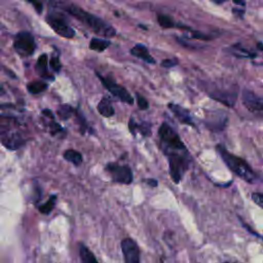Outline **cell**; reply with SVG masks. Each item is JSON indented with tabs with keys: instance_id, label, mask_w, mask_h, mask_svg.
Here are the masks:
<instances>
[{
	"instance_id": "obj_1",
	"label": "cell",
	"mask_w": 263,
	"mask_h": 263,
	"mask_svg": "<svg viewBox=\"0 0 263 263\" xmlns=\"http://www.w3.org/2000/svg\"><path fill=\"white\" fill-rule=\"evenodd\" d=\"M157 133L159 147L168 161L170 177L179 184L192 163L191 154L178 133L167 122H162Z\"/></svg>"
},
{
	"instance_id": "obj_2",
	"label": "cell",
	"mask_w": 263,
	"mask_h": 263,
	"mask_svg": "<svg viewBox=\"0 0 263 263\" xmlns=\"http://www.w3.org/2000/svg\"><path fill=\"white\" fill-rule=\"evenodd\" d=\"M53 3H55L57 6H59L61 9H63L70 15L74 16L79 22L83 23L91 31L99 34L100 36H103L106 38H112L116 35L115 29L110 24H108L101 17L83 10L76 4H73V3H70L67 1L59 2L57 0H54Z\"/></svg>"
},
{
	"instance_id": "obj_3",
	"label": "cell",
	"mask_w": 263,
	"mask_h": 263,
	"mask_svg": "<svg viewBox=\"0 0 263 263\" xmlns=\"http://www.w3.org/2000/svg\"><path fill=\"white\" fill-rule=\"evenodd\" d=\"M216 150L228 168L240 179L247 183H254L257 180L256 173L243 158L229 152L222 144L217 145Z\"/></svg>"
},
{
	"instance_id": "obj_4",
	"label": "cell",
	"mask_w": 263,
	"mask_h": 263,
	"mask_svg": "<svg viewBox=\"0 0 263 263\" xmlns=\"http://www.w3.org/2000/svg\"><path fill=\"white\" fill-rule=\"evenodd\" d=\"M209 96L227 107H233L237 99V86L235 84L214 83L208 89Z\"/></svg>"
},
{
	"instance_id": "obj_5",
	"label": "cell",
	"mask_w": 263,
	"mask_h": 263,
	"mask_svg": "<svg viewBox=\"0 0 263 263\" xmlns=\"http://www.w3.org/2000/svg\"><path fill=\"white\" fill-rule=\"evenodd\" d=\"M46 23L61 37L73 38L75 35L74 29L70 26L67 18L60 11H50L46 15Z\"/></svg>"
},
{
	"instance_id": "obj_6",
	"label": "cell",
	"mask_w": 263,
	"mask_h": 263,
	"mask_svg": "<svg viewBox=\"0 0 263 263\" xmlns=\"http://www.w3.org/2000/svg\"><path fill=\"white\" fill-rule=\"evenodd\" d=\"M106 172L110 175L114 183L129 185L134 180L133 171L127 164H119L117 162H108L105 166Z\"/></svg>"
},
{
	"instance_id": "obj_7",
	"label": "cell",
	"mask_w": 263,
	"mask_h": 263,
	"mask_svg": "<svg viewBox=\"0 0 263 263\" xmlns=\"http://www.w3.org/2000/svg\"><path fill=\"white\" fill-rule=\"evenodd\" d=\"M13 48L22 58L31 57L36 48V43L33 35L30 32L22 31L14 37Z\"/></svg>"
},
{
	"instance_id": "obj_8",
	"label": "cell",
	"mask_w": 263,
	"mask_h": 263,
	"mask_svg": "<svg viewBox=\"0 0 263 263\" xmlns=\"http://www.w3.org/2000/svg\"><path fill=\"white\" fill-rule=\"evenodd\" d=\"M97 76L101 80L104 87L107 90H109V92L111 95H113L115 98H117L119 101H121L123 103H126L128 105H133L134 99L125 87L118 84L114 79H112L109 76H102L100 73H97Z\"/></svg>"
},
{
	"instance_id": "obj_9",
	"label": "cell",
	"mask_w": 263,
	"mask_h": 263,
	"mask_svg": "<svg viewBox=\"0 0 263 263\" xmlns=\"http://www.w3.org/2000/svg\"><path fill=\"white\" fill-rule=\"evenodd\" d=\"M243 106L252 113L263 115V99L250 89H243L241 93Z\"/></svg>"
},
{
	"instance_id": "obj_10",
	"label": "cell",
	"mask_w": 263,
	"mask_h": 263,
	"mask_svg": "<svg viewBox=\"0 0 263 263\" xmlns=\"http://www.w3.org/2000/svg\"><path fill=\"white\" fill-rule=\"evenodd\" d=\"M121 251L124 263H141L140 249L133 238L125 237L121 240Z\"/></svg>"
},
{
	"instance_id": "obj_11",
	"label": "cell",
	"mask_w": 263,
	"mask_h": 263,
	"mask_svg": "<svg viewBox=\"0 0 263 263\" xmlns=\"http://www.w3.org/2000/svg\"><path fill=\"white\" fill-rule=\"evenodd\" d=\"M2 145L9 150L20 149L26 143L25 138L18 132H1Z\"/></svg>"
},
{
	"instance_id": "obj_12",
	"label": "cell",
	"mask_w": 263,
	"mask_h": 263,
	"mask_svg": "<svg viewBox=\"0 0 263 263\" xmlns=\"http://www.w3.org/2000/svg\"><path fill=\"white\" fill-rule=\"evenodd\" d=\"M168 109L172 111V113L175 115V117L183 124H187L190 126H195L192 116L190 114V111L178 104L175 103H170L167 105Z\"/></svg>"
},
{
	"instance_id": "obj_13",
	"label": "cell",
	"mask_w": 263,
	"mask_h": 263,
	"mask_svg": "<svg viewBox=\"0 0 263 263\" xmlns=\"http://www.w3.org/2000/svg\"><path fill=\"white\" fill-rule=\"evenodd\" d=\"M227 123V116L223 112L213 113L205 121V125L213 132H221L225 128Z\"/></svg>"
},
{
	"instance_id": "obj_14",
	"label": "cell",
	"mask_w": 263,
	"mask_h": 263,
	"mask_svg": "<svg viewBox=\"0 0 263 263\" xmlns=\"http://www.w3.org/2000/svg\"><path fill=\"white\" fill-rule=\"evenodd\" d=\"M128 128L133 136H136L138 133H140L143 137H149L151 135V124L149 122H137L133 117H130L128 120Z\"/></svg>"
},
{
	"instance_id": "obj_15",
	"label": "cell",
	"mask_w": 263,
	"mask_h": 263,
	"mask_svg": "<svg viewBox=\"0 0 263 263\" xmlns=\"http://www.w3.org/2000/svg\"><path fill=\"white\" fill-rule=\"evenodd\" d=\"M47 64H48V60H47V54L43 53L41 54L37 62H36V67H35V70L36 72L38 73L39 76H41L42 78H45V79H50L52 80L53 77L50 75V73L48 72V67H47Z\"/></svg>"
},
{
	"instance_id": "obj_16",
	"label": "cell",
	"mask_w": 263,
	"mask_h": 263,
	"mask_svg": "<svg viewBox=\"0 0 263 263\" xmlns=\"http://www.w3.org/2000/svg\"><path fill=\"white\" fill-rule=\"evenodd\" d=\"M130 53L143 61H145L148 64H155V60L153 57L149 53L148 48L143 44H136L132 49Z\"/></svg>"
},
{
	"instance_id": "obj_17",
	"label": "cell",
	"mask_w": 263,
	"mask_h": 263,
	"mask_svg": "<svg viewBox=\"0 0 263 263\" xmlns=\"http://www.w3.org/2000/svg\"><path fill=\"white\" fill-rule=\"evenodd\" d=\"M78 253L81 263H99L93 253L82 242L78 245Z\"/></svg>"
},
{
	"instance_id": "obj_18",
	"label": "cell",
	"mask_w": 263,
	"mask_h": 263,
	"mask_svg": "<svg viewBox=\"0 0 263 263\" xmlns=\"http://www.w3.org/2000/svg\"><path fill=\"white\" fill-rule=\"evenodd\" d=\"M99 113L104 116V117H111L114 115V108L112 106V103L111 101L104 97L101 99V101L99 102L98 104V107H97Z\"/></svg>"
},
{
	"instance_id": "obj_19",
	"label": "cell",
	"mask_w": 263,
	"mask_h": 263,
	"mask_svg": "<svg viewBox=\"0 0 263 263\" xmlns=\"http://www.w3.org/2000/svg\"><path fill=\"white\" fill-rule=\"evenodd\" d=\"M63 157L71 162L72 164H74L75 166H79L82 163V154L74 149H67L64 151L63 153Z\"/></svg>"
},
{
	"instance_id": "obj_20",
	"label": "cell",
	"mask_w": 263,
	"mask_h": 263,
	"mask_svg": "<svg viewBox=\"0 0 263 263\" xmlns=\"http://www.w3.org/2000/svg\"><path fill=\"white\" fill-rule=\"evenodd\" d=\"M230 51L233 55L237 57V58H245V59H254L257 57L256 52H252L250 50H248L247 48L242 47L239 44H235L230 48Z\"/></svg>"
},
{
	"instance_id": "obj_21",
	"label": "cell",
	"mask_w": 263,
	"mask_h": 263,
	"mask_svg": "<svg viewBox=\"0 0 263 263\" xmlns=\"http://www.w3.org/2000/svg\"><path fill=\"white\" fill-rule=\"evenodd\" d=\"M111 44V42L108 39H102V38H91L90 42H89V48L91 50L98 51V52H102L104 51L107 47H109Z\"/></svg>"
},
{
	"instance_id": "obj_22",
	"label": "cell",
	"mask_w": 263,
	"mask_h": 263,
	"mask_svg": "<svg viewBox=\"0 0 263 263\" xmlns=\"http://www.w3.org/2000/svg\"><path fill=\"white\" fill-rule=\"evenodd\" d=\"M47 88V83L41 80H36V81H31L27 84V89L30 93L32 95H37L42 91H44Z\"/></svg>"
},
{
	"instance_id": "obj_23",
	"label": "cell",
	"mask_w": 263,
	"mask_h": 263,
	"mask_svg": "<svg viewBox=\"0 0 263 263\" xmlns=\"http://www.w3.org/2000/svg\"><path fill=\"white\" fill-rule=\"evenodd\" d=\"M75 109L73 107H71L70 105H61L58 108V116L62 119V120H67L70 117L73 116V114H75Z\"/></svg>"
},
{
	"instance_id": "obj_24",
	"label": "cell",
	"mask_w": 263,
	"mask_h": 263,
	"mask_svg": "<svg viewBox=\"0 0 263 263\" xmlns=\"http://www.w3.org/2000/svg\"><path fill=\"white\" fill-rule=\"evenodd\" d=\"M55 201H57V195H55V194L50 195L46 202H44V203L38 205L39 212H40L41 214H45V215L49 214V213L53 210V208H54V205H55Z\"/></svg>"
},
{
	"instance_id": "obj_25",
	"label": "cell",
	"mask_w": 263,
	"mask_h": 263,
	"mask_svg": "<svg viewBox=\"0 0 263 263\" xmlns=\"http://www.w3.org/2000/svg\"><path fill=\"white\" fill-rule=\"evenodd\" d=\"M76 118H77V122H78V124H79L80 133H81L82 135L85 134L86 132L89 133V134L93 133V130L91 129V127L89 128V126H88V124H87V121H86V119H85L83 113H81L79 110L76 111Z\"/></svg>"
},
{
	"instance_id": "obj_26",
	"label": "cell",
	"mask_w": 263,
	"mask_h": 263,
	"mask_svg": "<svg viewBox=\"0 0 263 263\" xmlns=\"http://www.w3.org/2000/svg\"><path fill=\"white\" fill-rule=\"evenodd\" d=\"M157 22L160 25V27L164 28V29H170V28L178 27V25H176L175 21L171 16H168L166 14H158L157 15Z\"/></svg>"
},
{
	"instance_id": "obj_27",
	"label": "cell",
	"mask_w": 263,
	"mask_h": 263,
	"mask_svg": "<svg viewBox=\"0 0 263 263\" xmlns=\"http://www.w3.org/2000/svg\"><path fill=\"white\" fill-rule=\"evenodd\" d=\"M49 65H50L51 69H52L54 72H57V73L60 72L62 65H61L60 58H59L58 54H53V55L50 58V60H49Z\"/></svg>"
},
{
	"instance_id": "obj_28",
	"label": "cell",
	"mask_w": 263,
	"mask_h": 263,
	"mask_svg": "<svg viewBox=\"0 0 263 263\" xmlns=\"http://www.w3.org/2000/svg\"><path fill=\"white\" fill-rule=\"evenodd\" d=\"M136 98H137V103H138V106L141 110H147L149 108V103L148 101L140 93H137L136 95Z\"/></svg>"
},
{
	"instance_id": "obj_29",
	"label": "cell",
	"mask_w": 263,
	"mask_h": 263,
	"mask_svg": "<svg viewBox=\"0 0 263 263\" xmlns=\"http://www.w3.org/2000/svg\"><path fill=\"white\" fill-rule=\"evenodd\" d=\"M251 198H252V200L257 205H259L260 208L263 209V193H261V192H253L252 195H251Z\"/></svg>"
},
{
	"instance_id": "obj_30",
	"label": "cell",
	"mask_w": 263,
	"mask_h": 263,
	"mask_svg": "<svg viewBox=\"0 0 263 263\" xmlns=\"http://www.w3.org/2000/svg\"><path fill=\"white\" fill-rule=\"evenodd\" d=\"M27 1L34 6V8L37 11V13H41L42 12L43 0H27Z\"/></svg>"
},
{
	"instance_id": "obj_31",
	"label": "cell",
	"mask_w": 263,
	"mask_h": 263,
	"mask_svg": "<svg viewBox=\"0 0 263 263\" xmlns=\"http://www.w3.org/2000/svg\"><path fill=\"white\" fill-rule=\"evenodd\" d=\"M178 63H179V61H178L176 58L166 59V60H164V61L161 62V66H162V67H165V68H171V67L177 66Z\"/></svg>"
},
{
	"instance_id": "obj_32",
	"label": "cell",
	"mask_w": 263,
	"mask_h": 263,
	"mask_svg": "<svg viewBox=\"0 0 263 263\" xmlns=\"http://www.w3.org/2000/svg\"><path fill=\"white\" fill-rule=\"evenodd\" d=\"M145 182H146L148 185H150L151 187H156L157 184H158V182H157L156 179H148V180H146Z\"/></svg>"
},
{
	"instance_id": "obj_33",
	"label": "cell",
	"mask_w": 263,
	"mask_h": 263,
	"mask_svg": "<svg viewBox=\"0 0 263 263\" xmlns=\"http://www.w3.org/2000/svg\"><path fill=\"white\" fill-rule=\"evenodd\" d=\"M232 1H233V3L236 4V5H240V6H245V5H246L245 0H232Z\"/></svg>"
},
{
	"instance_id": "obj_34",
	"label": "cell",
	"mask_w": 263,
	"mask_h": 263,
	"mask_svg": "<svg viewBox=\"0 0 263 263\" xmlns=\"http://www.w3.org/2000/svg\"><path fill=\"white\" fill-rule=\"evenodd\" d=\"M233 12H234V13H237V14H239V16H241V15L243 14V12H245V11H243V9H240V10H238V9L234 8V9H233Z\"/></svg>"
},
{
	"instance_id": "obj_35",
	"label": "cell",
	"mask_w": 263,
	"mask_h": 263,
	"mask_svg": "<svg viewBox=\"0 0 263 263\" xmlns=\"http://www.w3.org/2000/svg\"><path fill=\"white\" fill-rule=\"evenodd\" d=\"M257 47H258L261 51H263V42H262V41H258V42H257Z\"/></svg>"
},
{
	"instance_id": "obj_36",
	"label": "cell",
	"mask_w": 263,
	"mask_h": 263,
	"mask_svg": "<svg viewBox=\"0 0 263 263\" xmlns=\"http://www.w3.org/2000/svg\"><path fill=\"white\" fill-rule=\"evenodd\" d=\"M215 3H217V4H220V3H223L224 1H226V0H213Z\"/></svg>"
},
{
	"instance_id": "obj_37",
	"label": "cell",
	"mask_w": 263,
	"mask_h": 263,
	"mask_svg": "<svg viewBox=\"0 0 263 263\" xmlns=\"http://www.w3.org/2000/svg\"><path fill=\"white\" fill-rule=\"evenodd\" d=\"M224 263H231V262H224Z\"/></svg>"
}]
</instances>
